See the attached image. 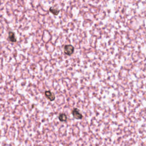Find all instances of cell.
<instances>
[{"mask_svg":"<svg viewBox=\"0 0 146 146\" xmlns=\"http://www.w3.org/2000/svg\"><path fill=\"white\" fill-rule=\"evenodd\" d=\"M71 113H72L73 117L76 119L80 120L83 118V115H82V114L80 113L78 109L77 108H74V109L72 110Z\"/></svg>","mask_w":146,"mask_h":146,"instance_id":"2","label":"cell"},{"mask_svg":"<svg viewBox=\"0 0 146 146\" xmlns=\"http://www.w3.org/2000/svg\"><path fill=\"white\" fill-rule=\"evenodd\" d=\"M74 52V48L71 45H66L64 47V52L67 55H71Z\"/></svg>","mask_w":146,"mask_h":146,"instance_id":"1","label":"cell"},{"mask_svg":"<svg viewBox=\"0 0 146 146\" xmlns=\"http://www.w3.org/2000/svg\"><path fill=\"white\" fill-rule=\"evenodd\" d=\"M58 119L61 121V122H66L67 119V115L64 113L60 114V115H59V116H58Z\"/></svg>","mask_w":146,"mask_h":146,"instance_id":"5","label":"cell"},{"mask_svg":"<svg viewBox=\"0 0 146 146\" xmlns=\"http://www.w3.org/2000/svg\"><path fill=\"white\" fill-rule=\"evenodd\" d=\"M49 11H50L52 14H53L55 15H57L59 14V13H60V10H58V9H56V8H54L53 7L50 8Z\"/></svg>","mask_w":146,"mask_h":146,"instance_id":"6","label":"cell"},{"mask_svg":"<svg viewBox=\"0 0 146 146\" xmlns=\"http://www.w3.org/2000/svg\"><path fill=\"white\" fill-rule=\"evenodd\" d=\"M8 41L10 42L11 43L16 42H17V38L15 37V33L13 32H9L8 33Z\"/></svg>","mask_w":146,"mask_h":146,"instance_id":"4","label":"cell"},{"mask_svg":"<svg viewBox=\"0 0 146 146\" xmlns=\"http://www.w3.org/2000/svg\"><path fill=\"white\" fill-rule=\"evenodd\" d=\"M45 95L46 98L48 99L49 100H50V101H54L55 99V97L54 93L49 90L45 91Z\"/></svg>","mask_w":146,"mask_h":146,"instance_id":"3","label":"cell"}]
</instances>
